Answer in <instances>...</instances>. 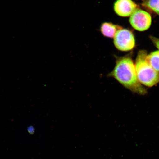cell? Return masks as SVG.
<instances>
[{
  "instance_id": "obj_4",
  "label": "cell",
  "mask_w": 159,
  "mask_h": 159,
  "mask_svg": "<svg viewBox=\"0 0 159 159\" xmlns=\"http://www.w3.org/2000/svg\"><path fill=\"white\" fill-rule=\"evenodd\" d=\"M129 22L135 30L144 31L150 27L152 23V17L148 12L138 9L130 16Z\"/></svg>"
},
{
  "instance_id": "obj_2",
  "label": "cell",
  "mask_w": 159,
  "mask_h": 159,
  "mask_svg": "<svg viewBox=\"0 0 159 159\" xmlns=\"http://www.w3.org/2000/svg\"><path fill=\"white\" fill-rule=\"evenodd\" d=\"M148 52L144 50L139 51L135 63L138 78L141 84L152 87L159 82V73L149 64L146 59Z\"/></svg>"
},
{
  "instance_id": "obj_5",
  "label": "cell",
  "mask_w": 159,
  "mask_h": 159,
  "mask_svg": "<svg viewBox=\"0 0 159 159\" xmlns=\"http://www.w3.org/2000/svg\"><path fill=\"white\" fill-rule=\"evenodd\" d=\"M139 7L132 0H116L114 7L116 14L124 17L130 16Z\"/></svg>"
},
{
  "instance_id": "obj_9",
  "label": "cell",
  "mask_w": 159,
  "mask_h": 159,
  "mask_svg": "<svg viewBox=\"0 0 159 159\" xmlns=\"http://www.w3.org/2000/svg\"><path fill=\"white\" fill-rule=\"evenodd\" d=\"M150 38L154 45L159 50V39L150 35Z\"/></svg>"
},
{
  "instance_id": "obj_1",
  "label": "cell",
  "mask_w": 159,
  "mask_h": 159,
  "mask_svg": "<svg viewBox=\"0 0 159 159\" xmlns=\"http://www.w3.org/2000/svg\"><path fill=\"white\" fill-rule=\"evenodd\" d=\"M116 57L115 67L108 76L116 79L133 93L141 95L147 94L148 90L138 80L132 55Z\"/></svg>"
},
{
  "instance_id": "obj_7",
  "label": "cell",
  "mask_w": 159,
  "mask_h": 159,
  "mask_svg": "<svg viewBox=\"0 0 159 159\" xmlns=\"http://www.w3.org/2000/svg\"><path fill=\"white\" fill-rule=\"evenodd\" d=\"M146 59L155 70L159 72V51H156L147 55Z\"/></svg>"
},
{
  "instance_id": "obj_8",
  "label": "cell",
  "mask_w": 159,
  "mask_h": 159,
  "mask_svg": "<svg viewBox=\"0 0 159 159\" xmlns=\"http://www.w3.org/2000/svg\"><path fill=\"white\" fill-rule=\"evenodd\" d=\"M142 5L159 16V0H144Z\"/></svg>"
},
{
  "instance_id": "obj_3",
  "label": "cell",
  "mask_w": 159,
  "mask_h": 159,
  "mask_svg": "<svg viewBox=\"0 0 159 159\" xmlns=\"http://www.w3.org/2000/svg\"><path fill=\"white\" fill-rule=\"evenodd\" d=\"M115 47L122 51L132 50L136 46V40L134 34L128 29H121L115 34L114 37Z\"/></svg>"
},
{
  "instance_id": "obj_6",
  "label": "cell",
  "mask_w": 159,
  "mask_h": 159,
  "mask_svg": "<svg viewBox=\"0 0 159 159\" xmlns=\"http://www.w3.org/2000/svg\"><path fill=\"white\" fill-rule=\"evenodd\" d=\"M122 27L118 25H115L111 23L105 22L102 24L100 27V31L105 37L112 38H114L117 31Z\"/></svg>"
}]
</instances>
